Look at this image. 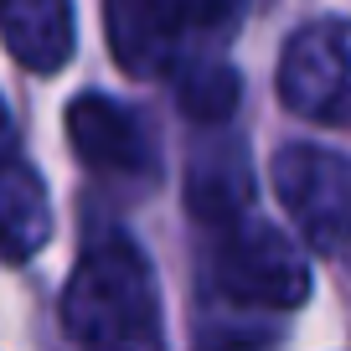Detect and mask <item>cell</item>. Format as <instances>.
<instances>
[{
    "mask_svg": "<svg viewBox=\"0 0 351 351\" xmlns=\"http://www.w3.org/2000/svg\"><path fill=\"white\" fill-rule=\"evenodd\" d=\"M62 326L83 351H155V279L134 243L88 248L67 279Z\"/></svg>",
    "mask_w": 351,
    "mask_h": 351,
    "instance_id": "cell-1",
    "label": "cell"
},
{
    "mask_svg": "<svg viewBox=\"0 0 351 351\" xmlns=\"http://www.w3.org/2000/svg\"><path fill=\"white\" fill-rule=\"evenodd\" d=\"M212 285L222 289V300L232 305H269V310H295L310 295V263L300 258V248H289L274 228L248 222L232 228L217 243L212 258Z\"/></svg>",
    "mask_w": 351,
    "mask_h": 351,
    "instance_id": "cell-2",
    "label": "cell"
},
{
    "mask_svg": "<svg viewBox=\"0 0 351 351\" xmlns=\"http://www.w3.org/2000/svg\"><path fill=\"white\" fill-rule=\"evenodd\" d=\"M279 93L305 119H320V124L346 119L351 42H346V21L341 16H326V21H315V26L289 36L285 62H279Z\"/></svg>",
    "mask_w": 351,
    "mask_h": 351,
    "instance_id": "cell-3",
    "label": "cell"
},
{
    "mask_svg": "<svg viewBox=\"0 0 351 351\" xmlns=\"http://www.w3.org/2000/svg\"><path fill=\"white\" fill-rule=\"evenodd\" d=\"M279 191L285 207L305 222L320 253H336L341 228H346V160L330 150H285L279 160Z\"/></svg>",
    "mask_w": 351,
    "mask_h": 351,
    "instance_id": "cell-4",
    "label": "cell"
},
{
    "mask_svg": "<svg viewBox=\"0 0 351 351\" xmlns=\"http://www.w3.org/2000/svg\"><path fill=\"white\" fill-rule=\"evenodd\" d=\"M67 140L88 171L104 176L150 171V134L140 130V119L124 104L104 99V93H77L67 104Z\"/></svg>",
    "mask_w": 351,
    "mask_h": 351,
    "instance_id": "cell-5",
    "label": "cell"
},
{
    "mask_svg": "<svg viewBox=\"0 0 351 351\" xmlns=\"http://www.w3.org/2000/svg\"><path fill=\"white\" fill-rule=\"evenodd\" d=\"M114 62L130 77H155L176 57V5L171 0H104Z\"/></svg>",
    "mask_w": 351,
    "mask_h": 351,
    "instance_id": "cell-6",
    "label": "cell"
},
{
    "mask_svg": "<svg viewBox=\"0 0 351 351\" xmlns=\"http://www.w3.org/2000/svg\"><path fill=\"white\" fill-rule=\"evenodd\" d=\"M0 42L32 73H57L73 57V0H0Z\"/></svg>",
    "mask_w": 351,
    "mask_h": 351,
    "instance_id": "cell-7",
    "label": "cell"
},
{
    "mask_svg": "<svg viewBox=\"0 0 351 351\" xmlns=\"http://www.w3.org/2000/svg\"><path fill=\"white\" fill-rule=\"evenodd\" d=\"M52 232L42 176L16 155H0V253L5 258H32Z\"/></svg>",
    "mask_w": 351,
    "mask_h": 351,
    "instance_id": "cell-8",
    "label": "cell"
},
{
    "mask_svg": "<svg viewBox=\"0 0 351 351\" xmlns=\"http://www.w3.org/2000/svg\"><path fill=\"white\" fill-rule=\"evenodd\" d=\"M238 93H243V83H238V73H232L228 62H202V67H191L186 77H181V109L191 114V119H207V124H217V119H228L232 109H238Z\"/></svg>",
    "mask_w": 351,
    "mask_h": 351,
    "instance_id": "cell-9",
    "label": "cell"
},
{
    "mask_svg": "<svg viewBox=\"0 0 351 351\" xmlns=\"http://www.w3.org/2000/svg\"><path fill=\"white\" fill-rule=\"evenodd\" d=\"M176 5H181L176 16H191V21H222L238 0H176Z\"/></svg>",
    "mask_w": 351,
    "mask_h": 351,
    "instance_id": "cell-10",
    "label": "cell"
},
{
    "mask_svg": "<svg viewBox=\"0 0 351 351\" xmlns=\"http://www.w3.org/2000/svg\"><path fill=\"white\" fill-rule=\"evenodd\" d=\"M16 145V124H11V109H5V99H0V155H11Z\"/></svg>",
    "mask_w": 351,
    "mask_h": 351,
    "instance_id": "cell-11",
    "label": "cell"
}]
</instances>
